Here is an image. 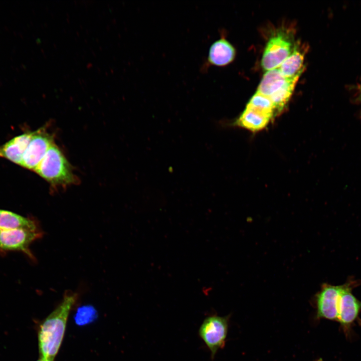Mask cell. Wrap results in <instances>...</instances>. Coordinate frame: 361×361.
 Listing matches in <instances>:
<instances>
[{"label":"cell","mask_w":361,"mask_h":361,"mask_svg":"<svg viewBox=\"0 0 361 361\" xmlns=\"http://www.w3.org/2000/svg\"><path fill=\"white\" fill-rule=\"evenodd\" d=\"M77 297L76 293H65L59 305L40 325L39 349L40 357L45 361H54L63 340L69 313Z\"/></svg>","instance_id":"obj_1"},{"label":"cell","mask_w":361,"mask_h":361,"mask_svg":"<svg viewBox=\"0 0 361 361\" xmlns=\"http://www.w3.org/2000/svg\"><path fill=\"white\" fill-rule=\"evenodd\" d=\"M34 171L53 186L64 187L77 181L71 164L54 142Z\"/></svg>","instance_id":"obj_2"},{"label":"cell","mask_w":361,"mask_h":361,"mask_svg":"<svg viewBox=\"0 0 361 361\" xmlns=\"http://www.w3.org/2000/svg\"><path fill=\"white\" fill-rule=\"evenodd\" d=\"M228 321L229 316L211 315L205 318L199 328V335L210 350L212 359L225 345Z\"/></svg>","instance_id":"obj_3"},{"label":"cell","mask_w":361,"mask_h":361,"mask_svg":"<svg viewBox=\"0 0 361 361\" xmlns=\"http://www.w3.org/2000/svg\"><path fill=\"white\" fill-rule=\"evenodd\" d=\"M42 235L43 232L40 228L0 230V252L20 251L33 259L34 256L29 247Z\"/></svg>","instance_id":"obj_4"},{"label":"cell","mask_w":361,"mask_h":361,"mask_svg":"<svg viewBox=\"0 0 361 361\" xmlns=\"http://www.w3.org/2000/svg\"><path fill=\"white\" fill-rule=\"evenodd\" d=\"M289 36L279 32L270 38L261 59V66L266 70L276 69L289 56L293 50Z\"/></svg>","instance_id":"obj_5"},{"label":"cell","mask_w":361,"mask_h":361,"mask_svg":"<svg viewBox=\"0 0 361 361\" xmlns=\"http://www.w3.org/2000/svg\"><path fill=\"white\" fill-rule=\"evenodd\" d=\"M54 142L53 136L44 128L34 131L20 165L34 171Z\"/></svg>","instance_id":"obj_6"},{"label":"cell","mask_w":361,"mask_h":361,"mask_svg":"<svg viewBox=\"0 0 361 361\" xmlns=\"http://www.w3.org/2000/svg\"><path fill=\"white\" fill-rule=\"evenodd\" d=\"M345 284H324L316 295L317 317L338 320V304Z\"/></svg>","instance_id":"obj_7"},{"label":"cell","mask_w":361,"mask_h":361,"mask_svg":"<svg viewBox=\"0 0 361 361\" xmlns=\"http://www.w3.org/2000/svg\"><path fill=\"white\" fill-rule=\"evenodd\" d=\"M344 284L339 300L337 321L347 331L361 310V301L352 293V289L356 285L355 281H350Z\"/></svg>","instance_id":"obj_8"},{"label":"cell","mask_w":361,"mask_h":361,"mask_svg":"<svg viewBox=\"0 0 361 361\" xmlns=\"http://www.w3.org/2000/svg\"><path fill=\"white\" fill-rule=\"evenodd\" d=\"M236 54L234 47L222 36L211 45L208 57L201 70L204 72L211 66H226L233 61Z\"/></svg>","instance_id":"obj_9"},{"label":"cell","mask_w":361,"mask_h":361,"mask_svg":"<svg viewBox=\"0 0 361 361\" xmlns=\"http://www.w3.org/2000/svg\"><path fill=\"white\" fill-rule=\"evenodd\" d=\"M272 119L265 113L246 105L239 117L231 125L257 132L265 128Z\"/></svg>","instance_id":"obj_10"},{"label":"cell","mask_w":361,"mask_h":361,"mask_svg":"<svg viewBox=\"0 0 361 361\" xmlns=\"http://www.w3.org/2000/svg\"><path fill=\"white\" fill-rule=\"evenodd\" d=\"M34 133V131L23 133L0 146V157L6 158L20 165L25 151Z\"/></svg>","instance_id":"obj_11"},{"label":"cell","mask_w":361,"mask_h":361,"mask_svg":"<svg viewBox=\"0 0 361 361\" xmlns=\"http://www.w3.org/2000/svg\"><path fill=\"white\" fill-rule=\"evenodd\" d=\"M307 47L300 43H296L293 50L279 67V70L286 78H292L300 76L304 67L303 62Z\"/></svg>","instance_id":"obj_12"},{"label":"cell","mask_w":361,"mask_h":361,"mask_svg":"<svg viewBox=\"0 0 361 361\" xmlns=\"http://www.w3.org/2000/svg\"><path fill=\"white\" fill-rule=\"evenodd\" d=\"M17 228L35 229L40 228L37 221L32 218L0 209V230Z\"/></svg>","instance_id":"obj_13"},{"label":"cell","mask_w":361,"mask_h":361,"mask_svg":"<svg viewBox=\"0 0 361 361\" xmlns=\"http://www.w3.org/2000/svg\"><path fill=\"white\" fill-rule=\"evenodd\" d=\"M287 79L283 75L279 69L267 71L261 79L256 92L269 97L283 86Z\"/></svg>","instance_id":"obj_14"},{"label":"cell","mask_w":361,"mask_h":361,"mask_svg":"<svg viewBox=\"0 0 361 361\" xmlns=\"http://www.w3.org/2000/svg\"><path fill=\"white\" fill-rule=\"evenodd\" d=\"M299 77L288 78L283 86L268 97L273 104L276 115L280 112L289 102Z\"/></svg>","instance_id":"obj_15"},{"label":"cell","mask_w":361,"mask_h":361,"mask_svg":"<svg viewBox=\"0 0 361 361\" xmlns=\"http://www.w3.org/2000/svg\"><path fill=\"white\" fill-rule=\"evenodd\" d=\"M247 105L265 113L272 118L276 115L270 99L268 97L257 92L252 96Z\"/></svg>","instance_id":"obj_16"},{"label":"cell","mask_w":361,"mask_h":361,"mask_svg":"<svg viewBox=\"0 0 361 361\" xmlns=\"http://www.w3.org/2000/svg\"><path fill=\"white\" fill-rule=\"evenodd\" d=\"M95 316L96 310L92 306H83L78 308L75 315V321L77 324L83 325L91 321Z\"/></svg>","instance_id":"obj_17"},{"label":"cell","mask_w":361,"mask_h":361,"mask_svg":"<svg viewBox=\"0 0 361 361\" xmlns=\"http://www.w3.org/2000/svg\"><path fill=\"white\" fill-rule=\"evenodd\" d=\"M359 99L360 101L361 102V85L360 86L359 88Z\"/></svg>","instance_id":"obj_18"},{"label":"cell","mask_w":361,"mask_h":361,"mask_svg":"<svg viewBox=\"0 0 361 361\" xmlns=\"http://www.w3.org/2000/svg\"><path fill=\"white\" fill-rule=\"evenodd\" d=\"M37 361H45L44 359H43L42 358L40 357L39 359H38Z\"/></svg>","instance_id":"obj_19"},{"label":"cell","mask_w":361,"mask_h":361,"mask_svg":"<svg viewBox=\"0 0 361 361\" xmlns=\"http://www.w3.org/2000/svg\"><path fill=\"white\" fill-rule=\"evenodd\" d=\"M317 361H322V360L321 358H320V359H319L318 360H317Z\"/></svg>","instance_id":"obj_20"}]
</instances>
